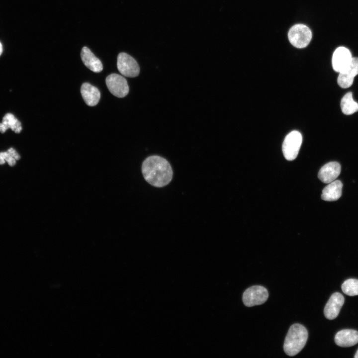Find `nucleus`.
<instances>
[{"label":"nucleus","mask_w":358,"mask_h":358,"mask_svg":"<svg viewBox=\"0 0 358 358\" xmlns=\"http://www.w3.org/2000/svg\"><path fill=\"white\" fill-rule=\"evenodd\" d=\"M142 173L145 179L149 183L157 187L168 184L172 180L173 175L169 162L157 155L149 156L143 161Z\"/></svg>","instance_id":"f257e3e1"},{"label":"nucleus","mask_w":358,"mask_h":358,"mask_svg":"<svg viewBox=\"0 0 358 358\" xmlns=\"http://www.w3.org/2000/svg\"><path fill=\"white\" fill-rule=\"evenodd\" d=\"M308 337V331L303 325L296 323L290 326L283 345L286 355L294 356L298 354L305 346Z\"/></svg>","instance_id":"f03ea898"},{"label":"nucleus","mask_w":358,"mask_h":358,"mask_svg":"<svg viewBox=\"0 0 358 358\" xmlns=\"http://www.w3.org/2000/svg\"><path fill=\"white\" fill-rule=\"evenodd\" d=\"M302 142L301 134L298 131H292L284 138L282 152L285 158L292 161L297 157Z\"/></svg>","instance_id":"7ed1b4c3"},{"label":"nucleus","mask_w":358,"mask_h":358,"mask_svg":"<svg viewBox=\"0 0 358 358\" xmlns=\"http://www.w3.org/2000/svg\"><path fill=\"white\" fill-rule=\"evenodd\" d=\"M289 40L294 47L302 48L306 47L311 41L312 32L305 25L298 24L293 26L288 33Z\"/></svg>","instance_id":"20e7f679"},{"label":"nucleus","mask_w":358,"mask_h":358,"mask_svg":"<svg viewBox=\"0 0 358 358\" xmlns=\"http://www.w3.org/2000/svg\"><path fill=\"white\" fill-rule=\"evenodd\" d=\"M267 289L260 285L252 286L247 288L243 294V302L247 307H252L264 303L268 299Z\"/></svg>","instance_id":"39448f33"},{"label":"nucleus","mask_w":358,"mask_h":358,"mask_svg":"<svg viewBox=\"0 0 358 358\" xmlns=\"http://www.w3.org/2000/svg\"><path fill=\"white\" fill-rule=\"evenodd\" d=\"M117 67L119 72L127 77H136L140 73L139 66L137 61L132 56L124 52L118 54Z\"/></svg>","instance_id":"423d86ee"},{"label":"nucleus","mask_w":358,"mask_h":358,"mask_svg":"<svg viewBox=\"0 0 358 358\" xmlns=\"http://www.w3.org/2000/svg\"><path fill=\"white\" fill-rule=\"evenodd\" d=\"M105 82L109 91L117 97H125L129 92L127 82L120 75L113 73L108 75Z\"/></svg>","instance_id":"0eeeda50"},{"label":"nucleus","mask_w":358,"mask_h":358,"mask_svg":"<svg viewBox=\"0 0 358 358\" xmlns=\"http://www.w3.org/2000/svg\"><path fill=\"white\" fill-rule=\"evenodd\" d=\"M339 73L337 81L339 86L344 89L350 87L358 75V58L353 57L350 64Z\"/></svg>","instance_id":"6e6552de"},{"label":"nucleus","mask_w":358,"mask_h":358,"mask_svg":"<svg viewBox=\"0 0 358 358\" xmlns=\"http://www.w3.org/2000/svg\"><path fill=\"white\" fill-rule=\"evenodd\" d=\"M353 57L350 51L345 47H339L334 51L332 57L333 69L339 73L352 61Z\"/></svg>","instance_id":"1a4fd4ad"},{"label":"nucleus","mask_w":358,"mask_h":358,"mask_svg":"<svg viewBox=\"0 0 358 358\" xmlns=\"http://www.w3.org/2000/svg\"><path fill=\"white\" fill-rule=\"evenodd\" d=\"M345 301L343 295L339 292L333 293L327 302L324 310L326 318L333 320L339 315Z\"/></svg>","instance_id":"9d476101"},{"label":"nucleus","mask_w":358,"mask_h":358,"mask_svg":"<svg viewBox=\"0 0 358 358\" xmlns=\"http://www.w3.org/2000/svg\"><path fill=\"white\" fill-rule=\"evenodd\" d=\"M340 172V164L336 162H331L321 168L318 173V178L323 182L329 183L337 179Z\"/></svg>","instance_id":"9b49d317"},{"label":"nucleus","mask_w":358,"mask_h":358,"mask_svg":"<svg viewBox=\"0 0 358 358\" xmlns=\"http://www.w3.org/2000/svg\"><path fill=\"white\" fill-rule=\"evenodd\" d=\"M335 341L340 347L353 346L358 343V331L352 329L341 330L336 334Z\"/></svg>","instance_id":"f8f14e48"},{"label":"nucleus","mask_w":358,"mask_h":358,"mask_svg":"<svg viewBox=\"0 0 358 358\" xmlns=\"http://www.w3.org/2000/svg\"><path fill=\"white\" fill-rule=\"evenodd\" d=\"M81 57L84 65L91 71L99 73L102 70L101 62L87 47H83Z\"/></svg>","instance_id":"ddd939ff"},{"label":"nucleus","mask_w":358,"mask_h":358,"mask_svg":"<svg viewBox=\"0 0 358 358\" xmlns=\"http://www.w3.org/2000/svg\"><path fill=\"white\" fill-rule=\"evenodd\" d=\"M81 93L85 103L90 106L96 105L99 101L100 93L95 87L88 83H84L81 88Z\"/></svg>","instance_id":"4468645a"},{"label":"nucleus","mask_w":358,"mask_h":358,"mask_svg":"<svg viewBox=\"0 0 358 358\" xmlns=\"http://www.w3.org/2000/svg\"><path fill=\"white\" fill-rule=\"evenodd\" d=\"M342 186L343 184L339 180L329 183L322 191V199L329 201L338 200L342 195Z\"/></svg>","instance_id":"2eb2a0df"},{"label":"nucleus","mask_w":358,"mask_h":358,"mask_svg":"<svg viewBox=\"0 0 358 358\" xmlns=\"http://www.w3.org/2000/svg\"><path fill=\"white\" fill-rule=\"evenodd\" d=\"M10 128L16 133H19L22 130L20 122L11 113L6 114L0 123V132L3 133Z\"/></svg>","instance_id":"dca6fc26"},{"label":"nucleus","mask_w":358,"mask_h":358,"mask_svg":"<svg viewBox=\"0 0 358 358\" xmlns=\"http://www.w3.org/2000/svg\"><path fill=\"white\" fill-rule=\"evenodd\" d=\"M341 107L342 112L346 115H351L358 111V103L353 98L352 93H347L342 98Z\"/></svg>","instance_id":"f3484780"},{"label":"nucleus","mask_w":358,"mask_h":358,"mask_svg":"<svg viewBox=\"0 0 358 358\" xmlns=\"http://www.w3.org/2000/svg\"><path fill=\"white\" fill-rule=\"evenodd\" d=\"M343 292L349 296L358 295V279L350 278L345 280L342 285Z\"/></svg>","instance_id":"a211bd4d"},{"label":"nucleus","mask_w":358,"mask_h":358,"mask_svg":"<svg viewBox=\"0 0 358 358\" xmlns=\"http://www.w3.org/2000/svg\"><path fill=\"white\" fill-rule=\"evenodd\" d=\"M0 159L6 161L9 166H13L15 164L16 160L20 159V156L13 148H10L6 152H0Z\"/></svg>","instance_id":"6ab92c4d"},{"label":"nucleus","mask_w":358,"mask_h":358,"mask_svg":"<svg viewBox=\"0 0 358 358\" xmlns=\"http://www.w3.org/2000/svg\"><path fill=\"white\" fill-rule=\"evenodd\" d=\"M2 52V46L1 43L0 42V56L1 55Z\"/></svg>","instance_id":"aec40b11"},{"label":"nucleus","mask_w":358,"mask_h":358,"mask_svg":"<svg viewBox=\"0 0 358 358\" xmlns=\"http://www.w3.org/2000/svg\"><path fill=\"white\" fill-rule=\"evenodd\" d=\"M354 357H355V358H358V350H357V352H356V353L355 356Z\"/></svg>","instance_id":"412c9836"}]
</instances>
